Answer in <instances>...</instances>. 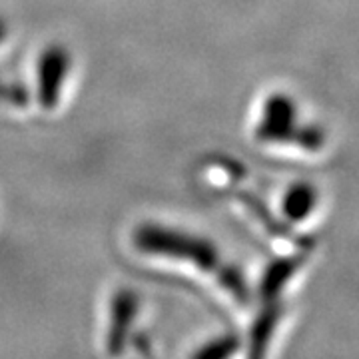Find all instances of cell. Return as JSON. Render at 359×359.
<instances>
[{
	"instance_id": "obj_1",
	"label": "cell",
	"mask_w": 359,
	"mask_h": 359,
	"mask_svg": "<svg viewBox=\"0 0 359 359\" xmlns=\"http://www.w3.org/2000/svg\"><path fill=\"white\" fill-rule=\"evenodd\" d=\"M134 242L142 252L190 259L198 268L218 273L219 282L226 285V290H230L233 297H238L242 302L248 299V285H245L242 273L238 269L222 264L216 248L210 242L182 233V231L158 228V226H142L134 236Z\"/></svg>"
},
{
	"instance_id": "obj_2",
	"label": "cell",
	"mask_w": 359,
	"mask_h": 359,
	"mask_svg": "<svg viewBox=\"0 0 359 359\" xmlns=\"http://www.w3.org/2000/svg\"><path fill=\"white\" fill-rule=\"evenodd\" d=\"M68 52L60 46H52L50 50L44 52L42 60H40L39 78H40V102L46 108H52L58 94L62 88L66 72H68Z\"/></svg>"
},
{
	"instance_id": "obj_3",
	"label": "cell",
	"mask_w": 359,
	"mask_h": 359,
	"mask_svg": "<svg viewBox=\"0 0 359 359\" xmlns=\"http://www.w3.org/2000/svg\"><path fill=\"white\" fill-rule=\"evenodd\" d=\"M138 311V297L132 290H122L118 292L112 302V321L108 330V353L110 355H120L122 349L126 346L132 321L136 318Z\"/></svg>"
},
{
	"instance_id": "obj_4",
	"label": "cell",
	"mask_w": 359,
	"mask_h": 359,
	"mask_svg": "<svg viewBox=\"0 0 359 359\" xmlns=\"http://www.w3.org/2000/svg\"><path fill=\"white\" fill-rule=\"evenodd\" d=\"M294 118L295 110L290 98L273 96L266 104V112H264V120L257 130V136L262 140H287V138H292Z\"/></svg>"
},
{
	"instance_id": "obj_5",
	"label": "cell",
	"mask_w": 359,
	"mask_h": 359,
	"mask_svg": "<svg viewBox=\"0 0 359 359\" xmlns=\"http://www.w3.org/2000/svg\"><path fill=\"white\" fill-rule=\"evenodd\" d=\"M313 202H316V192L309 186H295L294 190H290V194L285 196L283 208L290 218L302 219L311 212Z\"/></svg>"
},
{
	"instance_id": "obj_6",
	"label": "cell",
	"mask_w": 359,
	"mask_h": 359,
	"mask_svg": "<svg viewBox=\"0 0 359 359\" xmlns=\"http://www.w3.org/2000/svg\"><path fill=\"white\" fill-rule=\"evenodd\" d=\"M240 347V339L238 335H222L218 339L205 344L204 347H200L192 359H230Z\"/></svg>"
},
{
	"instance_id": "obj_7",
	"label": "cell",
	"mask_w": 359,
	"mask_h": 359,
	"mask_svg": "<svg viewBox=\"0 0 359 359\" xmlns=\"http://www.w3.org/2000/svg\"><path fill=\"white\" fill-rule=\"evenodd\" d=\"M0 98L13 104H25L26 92L20 86H2L0 84Z\"/></svg>"
},
{
	"instance_id": "obj_8",
	"label": "cell",
	"mask_w": 359,
	"mask_h": 359,
	"mask_svg": "<svg viewBox=\"0 0 359 359\" xmlns=\"http://www.w3.org/2000/svg\"><path fill=\"white\" fill-rule=\"evenodd\" d=\"M4 36V25H2V20H0V40Z\"/></svg>"
}]
</instances>
